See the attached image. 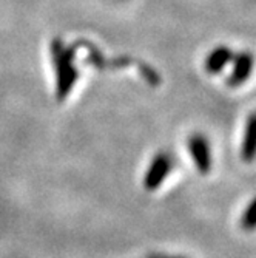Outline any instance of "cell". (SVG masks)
Returning <instances> with one entry per match:
<instances>
[{"label": "cell", "instance_id": "obj_4", "mask_svg": "<svg viewBox=\"0 0 256 258\" xmlns=\"http://www.w3.org/2000/svg\"><path fill=\"white\" fill-rule=\"evenodd\" d=\"M233 70L227 79V84L230 87H239L242 85L253 70V57L250 53H241L238 56H233Z\"/></svg>", "mask_w": 256, "mask_h": 258}, {"label": "cell", "instance_id": "obj_8", "mask_svg": "<svg viewBox=\"0 0 256 258\" xmlns=\"http://www.w3.org/2000/svg\"><path fill=\"white\" fill-rule=\"evenodd\" d=\"M148 258H182V256H170V255H151Z\"/></svg>", "mask_w": 256, "mask_h": 258}, {"label": "cell", "instance_id": "obj_7", "mask_svg": "<svg viewBox=\"0 0 256 258\" xmlns=\"http://www.w3.org/2000/svg\"><path fill=\"white\" fill-rule=\"evenodd\" d=\"M241 227L245 230H251L254 227V201H250L247 209L241 217Z\"/></svg>", "mask_w": 256, "mask_h": 258}, {"label": "cell", "instance_id": "obj_6", "mask_svg": "<svg viewBox=\"0 0 256 258\" xmlns=\"http://www.w3.org/2000/svg\"><path fill=\"white\" fill-rule=\"evenodd\" d=\"M254 138H256V121H254V114H250L245 124L242 146H241V158L245 162H250L254 156Z\"/></svg>", "mask_w": 256, "mask_h": 258}, {"label": "cell", "instance_id": "obj_3", "mask_svg": "<svg viewBox=\"0 0 256 258\" xmlns=\"http://www.w3.org/2000/svg\"><path fill=\"white\" fill-rule=\"evenodd\" d=\"M170 170H172V158L167 153H157L153 158L150 167L144 176L145 189L150 192L157 190L162 185V182L167 179Z\"/></svg>", "mask_w": 256, "mask_h": 258}, {"label": "cell", "instance_id": "obj_5", "mask_svg": "<svg viewBox=\"0 0 256 258\" xmlns=\"http://www.w3.org/2000/svg\"><path fill=\"white\" fill-rule=\"evenodd\" d=\"M233 56H235L233 51H231L228 46L219 45V46H216V48H213L212 53L205 57V70L210 75L221 73L222 70L231 62Z\"/></svg>", "mask_w": 256, "mask_h": 258}, {"label": "cell", "instance_id": "obj_2", "mask_svg": "<svg viewBox=\"0 0 256 258\" xmlns=\"http://www.w3.org/2000/svg\"><path fill=\"white\" fill-rule=\"evenodd\" d=\"M189 152L196 169L207 175L212 170V149L208 139L202 133H195L189 139Z\"/></svg>", "mask_w": 256, "mask_h": 258}, {"label": "cell", "instance_id": "obj_1", "mask_svg": "<svg viewBox=\"0 0 256 258\" xmlns=\"http://www.w3.org/2000/svg\"><path fill=\"white\" fill-rule=\"evenodd\" d=\"M51 57L56 72V98L63 101L71 93L79 76L74 65V51L56 37L51 42Z\"/></svg>", "mask_w": 256, "mask_h": 258}]
</instances>
